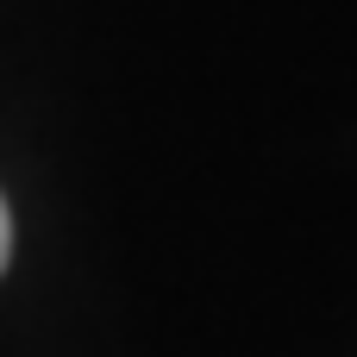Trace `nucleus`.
I'll return each mask as SVG.
<instances>
[{
  "instance_id": "1",
  "label": "nucleus",
  "mask_w": 357,
  "mask_h": 357,
  "mask_svg": "<svg viewBox=\"0 0 357 357\" xmlns=\"http://www.w3.org/2000/svg\"><path fill=\"white\" fill-rule=\"evenodd\" d=\"M6 257H13V220H6V201H0V270H6Z\"/></svg>"
}]
</instances>
